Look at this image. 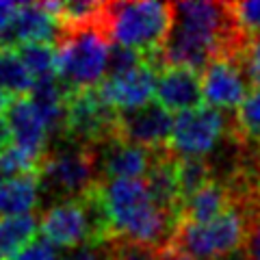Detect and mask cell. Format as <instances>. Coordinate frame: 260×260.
Returning <instances> with one entry per match:
<instances>
[{
	"label": "cell",
	"instance_id": "6da1fadb",
	"mask_svg": "<svg viewBox=\"0 0 260 260\" xmlns=\"http://www.w3.org/2000/svg\"><path fill=\"white\" fill-rule=\"evenodd\" d=\"M111 230V239H124L162 251L172 245L180 219L162 210L139 180H104L95 186Z\"/></svg>",
	"mask_w": 260,
	"mask_h": 260
},
{
	"label": "cell",
	"instance_id": "7a4b0ae2",
	"mask_svg": "<svg viewBox=\"0 0 260 260\" xmlns=\"http://www.w3.org/2000/svg\"><path fill=\"white\" fill-rule=\"evenodd\" d=\"M260 223L256 206L234 202L230 210L208 223L180 221L172 245L200 260H232L245 254L247 241Z\"/></svg>",
	"mask_w": 260,
	"mask_h": 260
},
{
	"label": "cell",
	"instance_id": "3957f363",
	"mask_svg": "<svg viewBox=\"0 0 260 260\" xmlns=\"http://www.w3.org/2000/svg\"><path fill=\"white\" fill-rule=\"evenodd\" d=\"M102 26L115 46L160 59L174 28V3H107Z\"/></svg>",
	"mask_w": 260,
	"mask_h": 260
},
{
	"label": "cell",
	"instance_id": "277c9868",
	"mask_svg": "<svg viewBox=\"0 0 260 260\" xmlns=\"http://www.w3.org/2000/svg\"><path fill=\"white\" fill-rule=\"evenodd\" d=\"M111 44L102 22L63 30L56 44V68L68 91L93 89L104 83L113 52Z\"/></svg>",
	"mask_w": 260,
	"mask_h": 260
},
{
	"label": "cell",
	"instance_id": "5b68a950",
	"mask_svg": "<svg viewBox=\"0 0 260 260\" xmlns=\"http://www.w3.org/2000/svg\"><path fill=\"white\" fill-rule=\"evenodd\" d=\"M39 232L52 247L70 251L85 245H100L111 239L109 221L95 189L80 200L48 206L46 213L39 217Z\"/></svg>",
	"mask_w": 260,
	"mask_h": 260
},
{
	"label": "cell",
	"instance_id": "8992f818",
	"mask_svg": "<svg viewBox=\"0 0 260 260\" xmlns=\"http://www.w3.org/2000/svg\"><path fill=\"white\" fill-rule=\"evenodd\" d=\"M42 195L54 204L80 200L100 184L93 150L74 141L59 143L48 150L39 165Z\"/></svg>",
	"mask_w": 260,
	"mask_h": 260
},
{
	"label": "cell",
	"instance_id": "52a82bcc",
	"mask_svg": "<svg viewBox=\"0 0 260 260\" xmlns=\"http://www.w3.org/2000/svg\"><path fill=\"white\" fill-rule=\"evenodd\" d=\"M232 137V115L200 104L191 111L178 113L169 150L178 158H208L217 145Z\"/></svg>",
	"mask_w": 260,
	"mask_h": 260
},
{
	"label": "cell",
	"instance_id": "ba28073f",
	"mask_svg": "<svg viewBox=\"0 0 260 260\" xmlns=\"http://www.w3.org/2000/svg\"><path fill=\"white\" fill-rule=\"evenodd\" d=\"M115 137H119V113L104 100L100 89L70 91L65 139L93 148Z\"/></svg>",
	"mask_w": 260,
	"mask_h": 260
},
{
	"label": "cell",
	"instance_id": "9c48e42d",
	"mask_svg": "<svg viewBox=\"0 0 260 260\" xmlns=\"http://www.w3.org/2000/svg\"><path fill=\"white\" fill-rule=\"evenodd\" d=\"M160 68L162 63L158 59H150L128 72L107 76L98 89L104 95V100L117 113H130V111L143 109L152 104V98H156Z\"/></svg>",
	"mask_w": 260,
	"mask_h": 260
},
{
	"label": "cell",
	"instance_id": "30bf717a",
	"mask_svg": "<svg viewBox=\"0 0 260 260\" xmlns=\"http://www.w3.org/2000/svg\"><path fill=\"white\" fill-rule=\"evenodd\" d=\"M249 78L245 68L228 56L208 63L202 74V95L217 111H237L247 98Z\"/></svg>",
	"mask_w": 260,
	"mask_h": 260
},
{
	"label": "cell",
	"instance_id": "8fae6325",
	"mask_svg": "<svg viewBox=\"0 0 260 260\" xmlns=\"http://www.w3.org/2000/svg\"><path fill=\"white\" fill-rule=\"evenodd\" d=\"M174 121L172 111L152 102L143 109L119 113V139L145 150H165L172 141Z\"/></svg>",
	"mask_w": 260,
	"mask_h": 260
},
{
	"label": "cell",
	"instance_id": "7c38bea8",
	"mask_svg": "<svg viewBox=\"0 0 260 260\" xmlns=\"http://www.w3.org/2000/svg\"><path fill=\"white\" fill-rule=\"evenodd\" d=\"M93 156L100 174V182L104 180H139L145 178L154 162L156 150H145L139 145L126 143L124 139H109L100 145H93Z\"/></svg>",
	"mask_w": 260,
	"mask_h": 260
},
{
	"label": "cell",
	"instance_id": "4fadbf2b",
	"mask_svg": "<svg viewBox=\"0 0 260 260\" xmlns=\"http://www.w3.org/2000/svg\"><path fill=\"white\" fill-rule=\"evenodd\" d=\"M5 119L9 124L11 141L15 148L24 150L28 156L42 162L44 156L48 154V145H50L52 137L42 117V113L37 111L35 102L30 100V95L15 98L9 111L5 113Z\"/></svg>",
	"mask_w": 260,
	"mask_h": 260
},
{
	"label": "cell",
	"instance_id": "5bb4252c",
	"mask_svg": "<svg viewBox=\"0 0 260 260\" xmlns=\"http://www.w3.org/2000/svg\"><path fill=\"white\" fill-rule=\"evenodd\" d=\"M63 35L61 20L48 9L46 3H22L15 15L9 44L15 48L26 44H59Z\"/></svg>",
	"mask_w": 260,
	"mask_h": 260
},
{
	"label": "cell",
	"instance_id": "9a60e30c",
	"mask_svg": "<svg viewBox=\"0 0 260 260\" xmlns=\"http://www.w3.org/2000/svg\"><path fill=\"white\" fill-rule=\"evenodd\" d=\"M202 76L191 68H162L156 85V102L167 111H191L200 107Z\"/></svg>",
	"mask_w": 260,
	"mask_h": 260
},
{
	"label": "cell",
	"instance_id": "2e32d148",
	"mask_svg": "<svg viewBox=\"0 0 260 260\" xmlns=\"http://www.w3.org/2000/svg\"><path fill=\"white\" fill-rule=\"evenodd\" d=\"M234 206V193L230 189L228 180L215 178L213 182L202 186L198 193L182 202L180 208V221L189 223H208L213 219L221 217L225 210Z\"/></svg>",
	"mask_w": 260,
	"mask_h": 260
},
{
	"label": "cell",
	"instance_id": "e0dca14e",
	"mask_svg": "<svg viewBox=\"0 0 260 260\" xmlns=\"http://www.w3.org/2000/svg\"><path fill=\"white\" fill-rule=\"evenodd\" d=\"M42 200V180L37 174L0 178V217L32 215Z\"/></svg>",
	"mask_w": 260,
	"mask_h": 260
},
{
	"label": "cell",
	"instance_id": "ac0fdd59",
	"mask_svg": "<svg viewBox=\"0 0 260 260\" xmlns=\"http://www.w3.org/2000/svg\"><path fill=\"white\" fill-rule=\"evenodd\" d=\"M39 230L37 215L0 217V260H13L35 241Z\"/></svg>",
	"mask_w": 260,
	"mask_h": 260
},
{
	"label": "cell",
	"instance_id": "d6986e66",
	"mask_svg": "<svg viewBox=\"0 0 260 260\" xmlns=\"http://www.w3.org/2000/svg\"><path fill=\"white\" fill-rule=\"evenodd\" d=\"M35 80L28 74L18 48L3 46L0 48V91L9 93L11 98L30 95Z\"/></svg>",
	"mask_w": 260,
	"mask_h": 260
},
{
	"label": "cell",
	"instance_id": "ffe728a7",
	"mask_svg": "<svg viewBox=\"0 0 260 260\" xmlns=\"http://www.w3.org/2000/svg\"><path fill=\"white\" fill-rule=\"evenodd\" d=\"M232 139L241 148L260 141V87L247 93L245 102L232 115Z\"/></svg>",
	"mask_w": 260,
	"mask_h": 260
},
{
	"label": "cell",
	"instance_id": "44dd1931",
	"mask_svg": "<svg viewBox=\"0 0 260 260\" xmlns=\"http://www.w3.org/2000/svg\"><path fill=\"white\" fill-rule=\"evenodd\" d=\"M18 52L26 65L28 74L37 83L59 78V68H56V48L50 44H26L18 46Z\"/></svg>",
	"mask_w": 260,
	"mask_h": 260
},
{
	"label": "cell",
	"instance_id": "7402d4cb",
	"mask_svg": "<svg viewBox=\"0 0 260 260\" xmlns=\"http://www.w3.org/2000/svg\"><path fill=\"white\" fill-rule=\"evenodd\" d=\"M215 178V165L208 158H178V184L182 202L198 193L202 186L213 182Z\"/></svg>",
	"mask_w": 260,
	"mask_h": 260
},
{
	"label": "cell",
	"instance_id": "603a6c76",
	"mask_svg": "<svg viewBox=\"0 0 260 260\" xmlns=\"http://www.w3.org/2000/svg\"><path fill=\"white\" fill-rule=\"evenodd\" d=\"M42 162L28 156L24 150L15 148L11 143L3 154H0V178H18L26 174H37Z\"/></svg>",
	"mask_w": 260,
	"mask_h": 260
},
{
	"label": "cell",
	"instance_id": "cb8c5ba5",
	"mask_svg": "<svg viewBox=\"0 0 260 260\" xmlns=\"http://www.w3.org/2000/svg\"><path fill=\"white\" fill-rule=\"evenodd\" d=\"M109 249L113 260H160V251L124 239H109Z\"/></svg>",
	"mask_w": 260,
	"mask_h": 260
},
{
	"label": "cell",
	"instance_id": "d4e9b609",
	"mask_svg": "<svg viewBox=\"0 0 260 260\" xmlns=\"http://www.w3.org/2000/svg\"><path fill=\"white\" fill-rule=\"evenodd\" d=\"M230 5V13L234 22L239 24V28H243L249 35L260 30V0L254 3H228Z\"/></svg>",
	"mask_w": 260,
	"mask_h": 260
},
{
	"label": "cell",
	"instance_id": "484cf974",
	"mask_svg": "<svg viewBox=\"0 0 260 260\" xmlns=\"http://www.w3.org/2000/svg\"><path fill=\"white\" fill-rule=\"evenodd\" d=\"M243 68H245L249 83L254 87H260V30L254 32L245 54H243Z\"/></svg>",
	"mask_w": 260,
	"mask_h": 260
},
{
	"label": "cell",
	"instance_id": "4316f807",
	"mask_svg": "<svg viewBox=\"0 0 260 260\" xmlns=\"http://www.w3.org/2000/svg\"><path fill=\"white\" fill-rule=\"evenodd\" d=\"M13 260H61L56 247L46 241H32L28 247H24Z\"/></svg>",
	"mask_w": 260,
	"mask_h": 260
},
{
	"label": "cell",
	"instance_id": "83f0119b",
	"mask_svg": "<svg viewBox=\"0 0 260 260\" xmlns=\"http://www.w3.org/2000/svg\"><path fill=\"white\" fill-rule=\"evenodd\" d=\"M20 5L18 3H7V0H0V48L9 44V35L15 22V15H18Z\"/></svg>",
	"mask_w": 260,
	"mask_h": 260
},
{
	"label": "cell",
	"instance_id": "f1b7e54d",
	"mask_svg": "<svg viewBox=\"0 0 260 260\" xmlns=\"http://www.w3.org/2000/svg\"><path fill=\"white\" fill-rule=\"evenodd\" d=\"M63 260H113V258H111V249L107 241V243H100V245H85V247L72 249Z\"/></svg>",
	"mask_w": 260,
	"mask_h": 260
},
{
	"label": "cell",
	"instance_id": "f546056e",
	"mask_svg": "<svg viewBox=\"0 0 260 260\" xmlns=\"http://www.w3.org/2000/svg\"><path fill=\"white\" fill-rule=\"evenodd\" d=\"M245 260H260V223L254 228L245 247Z\"/></svg>",
	"mask_w": 260,
	"mask_h": 260
},
{
	"label": "cell",
	"instance_id": "4dcf8cb0",
	"mask_svg": "<svg viewBox=\"0 0 260 260\" xmlns=\"http://www.w3.org/2000/svg\"><path fill=\"white\" fill-rule=\"evenodd\" d=\"M160 260H200V258H195V256L186 254V251H182V249L169 245V247H165L160 251Z\"/></svg>",
	"mask_w": 260,
	"mask_h": 260
},
{
	"label": "cell",
	"instance_id": "1f68e13d",
	"mask_svg": "<svg viewBox=\"0 0 260 260\" xmlns=\"http://www.w3.org/2000/svg\"><path fill=\"white\" fill-rule=\"evenodd\" d=\"M11 141V130H9V124H7L5 117H0V154H3L7 148H9Z\"/></svg>",
	"mask_w": 260,
	"mask_h": 260
},
{
	"label": "cell",
	"instance_id": "d6a6232c",
	"mask_svg": "<svg viewBox=\"0 0 260 260\" xmlns=\"http://www.w3.org/2000/svg\"><path fill=\"white\" fill-rule=\"evenodd\" d=\"M15 100V98H11L9 93H5V91H0V117H3V113L9 111L11 107V102Z\"/></svg>",
	"mask_w": 260,
	"mask_h": 260
},
{
	"label": "cell",
	"instance_id": "836d02e7",
	"mask_svg": "<svg viewBox=\"0 0 260 260\" xmlns=\"http://www.w3.org/2000/svg\"><path fill=\"white\" fill-rule=\"evenodd\" d=\"M256 156H258V160H260V141L256 143Z\"/></svg>",
	"mask_w": 260,
	"mask_h": 260
},
{
	"label": "cell",
	"instance_id": "e575fe53",
	"mask_svg": "<svg viewBox=\"0 0 260 260\" xmlns=\"http://www.w3.org/2000/svg\"><path fill=\"white\" fill-rule=\"evenodd\" d=\"M258 210H260V195H258Z\"/></svg>",
	"mask_w": 260,
	"mask_h": 260
}]
</instances>
